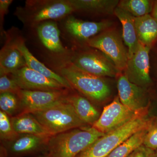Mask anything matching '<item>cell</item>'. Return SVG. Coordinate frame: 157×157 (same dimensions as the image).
<instances>
[{
    "label": "cell",
    "mask_w": 157,
    "mask_h": 157,
    "mask_svg": "<svg viewBox=\"0 0 157 157\" xmlns=\"http://www.w3.org/2000/svg\"><path fill=\"white\" fill-rule=\"evenodd\" d=\"M148 109L149 105L126 124L99 137L75 157H107L133 134L148 127L151 119L147 117Z\"/></svg>",
    "instance_id": "cell-1"
},
{
    "label": "cell",
    "mask_w": 157,
    "mask_h": 157,
    "mask_svg": "<svg viewBox=\"0 0 157 157\" xmlns=\"http://www.w3.org/2000/svg\"><path fill=\"white\" fill-rule=\"evenodd\" d=\"M73 13L70 0H27L14 14L26 26L35 29L42 23L62 20Z\"/></svg>",
    "instance_id": "cell-2"
},
{
    "label": "cell",
    "mask_w": 157,
    "mask_h": 157,
    "mask_svg": "<svg viewBox=\"0 0 157 157\" xmlns=\"http://www.w3.org/2000/svg\"><path fill=\"white\" fill-rule=\"evenodd\" d=\"M55 68L56 73L65 78L73 90L91 102L102 103L110 98L111 88L106 77L86 73L69 62Z\"/></svg>",
    "instance_id": "cell-3"
},
{
    "label": "cell",
    "mask_w": 157,
    "mask_h": 157,
    "mask_svg": "<svg viewBox=\"0 0 157 157\" xmlns=\"http://www.w3.org/2000/svg\"><path fill=\"white\" fill-rule=\"evenodd\" d=\"M104 134L92 126L72 129L49 137L48 157H75Z\"/></svg>",
    "instance_id": "cell-4"
},
{
    "label": "cell",
    "mask_w": 157,
    "mask_h": 157,
    "mask_svg": "<svg viewBox=\"0 0 157 157\" xmlns=\"http://www.w3.org/2000/svg\"><path fill=\"white\" fill-rule=\"evenodd\" d=\"M31 113L52 135L88 126L80 120L72 105L66 99Z\"/></svg>",
    "instance_id": "cell-5"
},
{
    "label": "cell",
    "mask_w": 157,
    "mask_h": 157,
    "mask_svg": "<svg viewBox=\"0 0 157 157\" xmlns=\"http://www.w3.org/2000/svg\"><path fill=\"white\" fill-rule=\"evenodd\" d=\"M69 62L83 72L100 77L117 78L122 73L104 53L88 46L72 49Z\"/></svg>",
    "instance_id": "cell-6"
},
{
    "label": "cell",
    "mask_w": 157,
    "mask_h": 157,
    "mask_svg": "<svg viewBox=\"0 0 157 157\" xmlns=\"http://www.w3.org/2000/svg\"><path fill=\"white\" fill-rule=\"evenodd\" d=\"M86 46L95 48L104 53L123 73L128 61V52L122 37L113 26L88 40Z\"/></svg>",
    "instance_id": "cell-7"
},
{
    "label": "cell",
    "mask_w": 157,
    "mask_h": 157,
    "mask_svg": "<svg viewBox=\"0 0 157 157\" xmlns=\"http://www.w3.org/2000/svg\"><path fill=\"white\" fill-rule=\"evenodd\" d=\"M35 29L39 41L53 61L55 67L69 62L72 50H68L62 44L60 31L56 21H45Z\"/></svg>",
    "instance_id": "cell-8"
},
{
    "label": "cell",
    "mask_w": 157,
    "mask_h": 157,
    "mask_svg": "<svg viewBox=\"0 0 157 157\" xmlns=\"http://www.w3.org/2000/svg\"><path fill=\"white\" fill-rule=\"evenodd\" d=\"M65 33L75 45V48L86 46L89 39L107 29L112 27L113 22L109 20L94 22L79 20L70 15L63 20Z\"/></svg>",
    "instance_id": "cell-9"
},
{
    "label": "cell",
    "mask_w": 157,
    "mask_h": 157,
    "mask_svg": "<svg viewBox=\"0 0 157 157\" xmlns=\"http://www.w3.org/2000/svg\"><path fill=\"white\" fill-rule=\"evenodd\" d=\"M72 90L68 89L50 91L21 90L17 95L20 103L21 113H32L46 109L66 100Z\"/></svg>",
    "instance_id": "cell-10"
},
{
    "label": "cell",
    "mask_w": 157,
    "mask_h": 157,
    "mask_svg": "<svg viewBox=\"0 0 157 157\" xmlns=\"http://www.w3.org/2000/svg\"><path fill=\"white\" fill-rule=\"evenodd\" d=\"M151 49L139 42L137 51L128 59L123 72L131 82L147 89L153 84L150 74V53Z\"/></svg>",
    "instance_id": "cell-11"
},
{
    "label": "cell",
    "mask_w": 157,
    "mask_h": 157,
    "mask_svg": "<svg viewBox=\"0 0 157 157\" xmlns=\"http://www.w3.org/2000/svg\"><path fill=\"white\" fill-rule=\"evenodd\" d=\"M140 110L134 111L127 107L121 102L118 96L104 107L100 117L92 127L98 132L107 134L126 124Z\"/></svg>",
    "instance_id": "cell-12"
},
{
    "label": "cell",
    "mask_w": 157,
    "mask_h": 157,
    "mask_svg": "<svg viewBox=\"0 0 157 157\" xmlns=\"http://www.w3.org/2000/svg\"><path fill=\"white\" fill-rule=\"evenodd\" d=\"M50 137L18 134L13 140L1 142V146L5 149L7 157L38 156L46 151Z\"/></svg>",
    "instance_id": "cell-13"
},
{
    "label": "cell",
    "mask_w": 157,
    "mask_h": 157,
    "mask_svg": "<svg viewBox=\"0 0 157 157\" xmlns=\"http://www.w3.org/2000/svg\"><path fill=\"white\" fill-rule=\"evenodd\" d=\"M21 90H60L66 88L57 81L32 70L27 66L9 74Z\"/></svg>",
    "instance_id": "cell-14"
},
{
    "label": "cell",
    "mask_w": 157,
    "mask_h": 157,
    "mask_svg": "<svg viewBox=\"0 0 157 157\" xmlns=\"http://www.w3.org/2000/svg\"><path fill=\"white\" fill-rule=\"evenodd\" d=\"M118 97L125 106L137 111L148 106V92L147 89L131 82L124 73L117 77Z\"/></svg>",
    "instance_id": "cell-15"
},
{
    "label": "cell",
    "mask_w": 157,
    "mask_h": 157,
    "mask_svg": "<svg viewBox=\"0 0 157 157\" xmlns=\"http://www.w3.org/2000/svg\"><path fill=\"white\" fill-rule=\"evenodd\" d=\"M14 43L25 59L27 66L51 79L57 81L68 89L73 90L70 83L59 74L48 69L44 64L37 59L31 53L25 45L23 37L17 33L16 30H9Z\"/></svg>",
    "instance_id": "cell-16"
},
{
    "label": "cell",
    "mask_w": 157,
    "mask_h": 157,
    "mask_svg": "<svg viewBox=\"0 0 157 157\" xmlns=\"http://www.w3.org/2000/svg\"><path fill=\"white\" fill-rule=\"evenodd\" d=\"M5 34L6 42L0 51V73L9 75L27 65L23 56L14 43L10 32Z\"/></svg>",
    "instance_id": "cell-17"
},
{
    "label": "cell",
    "mask_w": 157,
    "mask_h": 157,
    "mask_svg": "<svg viewBox=\"0 0 157 157\" xmlns=\"http://www.w3.org/2000/svg\"><path fill=\"white\" fill-rule=\"evenodd\" d=\"M114 15L118 18L122 25V36L128 48V58H131L137 51L139 44L135 28V17L118 7L114 11Z\"/></svg>",
    "instance_id": "cell-18"
},
{
    "label": "cell",
    "mask_w": 157,
    "mask_h": 157,
    "mask_svg": "<svg viewBox=\"0 0 157 157\" xmlns=\"http://www.w3.org/2000/svg\"><path fill=\"white\" fill-rule=\"evenodd\" d=\"M74 90L70 92L66 100L72 105L80 120L87 125L93 126L101 113L90 100Z\"/></svg>",
    "instance_id": "cell-19"
},
{
    "label": "cell",
    "mask_w": 157,
    "mask_h": 157,
    "mask_svg": "<svg viewBox=\"0 0 157 157\" xmlns=\"http://www.w3.org/2000/svg\"><path fill=\"white\" fill-rule=\"evenodd\" d=\"M74 13L92 15H113L118 0H70Z\"/></svg>",
    "instance_id": "cell-20"
},
{
    "label": "cell",
    "mask_w": 157,
    "mask_h": 157,
    "mask_svg": "<svg viewBox=\"0 0 157 157\" xmlns=\"http://www.w3.org/2000/svg\"><path fill=\"white\" fill-rule=\"evenodd\" d=\"M11 120L13 128L17 134L46 137L52 136L31 113H20L11 117Z\"/></svg>",
    "instance_id": "cell-21"
},
{
    "label": "cell",
    "mask_w": 157,
    "mask_h": 157,
    "mask_svg": "<svg viewBox=\"0 0 157 157\" xmlns=\"http://www.w3.org/2000/svg\"><path fill=\"white\" fill-rule=\"evenodd\" d=\"M135 25L138 41L152 48L157 43V20L151 14L135 17Z\"/></svg>",
    "instance_id": "cell-22"
},
{
    "label": "cell",
    "mask_w": 157,
    "mask_h": 157,
    "mask_svg": "<svg viewBox=\"0 0 157 157\" xmlns=\"http://www.w3.org/2000/svg\"><path fill=\"white\" fill-rule=\"evenodd\" d=\"M148 127L133 134L116 147L107 157H128L136 149L143 145Z\"/></svg>",
    "instance_id": "cell-23"
},
{
    "label": "cell",
    "mask_w": 157,
    "mask_h": 157,
    "mask_svg": "<svg viewBox=\"0 0 157 157\" xmlns=\"http://www.w3.org/2000/svg\"><path fill=\"white\" fill-rule=\"evenodd\" d=\"M154 1L150 0H121L117 7L128 11L135 17L151 14Z\"/></svg>",
    "instance_id": "cell-24"
},
{
    "label": "cell",
    "mask_w": 157,
    "mask_h": 157,
    "mask_svg": "<svg viewBox=\"0 0 157 157\" xmlns=\"http://www.w3.org/2000/svg\"><path fill=\"white\" fill-rule=\"evenodd\" d=\"M0 108L11 117L20 114V103L18 96L10 93L0 94Z\"/></svg>",
    "instance_id": "cell-25"
},
{
    "label": "cell",
    "mask_w": 157,
    "mask_h": 157,
    "mask_svg": "<svg viewBox=\"0 0 157 157\" xmlns=\"http://www.w3.org/2000/svg\"><path fill=\"white\" fill-rule=\"evenodd\" d=\"M18 134L14 131L11 117L2 110L0 111V139L1 142L10 141Z\"/></svg>",
    "instance_id": "cell-26"
},
{
    "label": "cell",
    "mask_w": 157,
    "mask_h": 157,
    "mask_svg": "<svg viewBox=\"0 0 157 157\" xmlns=\"http://www.w3.org/2000/svg\"><path fill=\"white\" fill-rule=\"evenodd\" d=\"M143 145L153 150L157 149V117H151Z\"/></svg>",
    "instance_id": "cell-27"
},
{
    "label": "cell",
    "mask_w": 157,
    "mask_h": 157,
    "mask_svg": "<svg viewBox=\"0 0 157 157\" xmlns=\"http://www.w3.org/2000/svg\"><path fill=\"white\" fill-rule=\"evenodd\" d=\"M21 89L8 74L0 73V94L10 93L17 95Z\"/></svg>",
    "instance_id": "cell-28"
},
{
    "label": "cell",
    "mask_w": 157,
    "mask_h": 157,
    "mask_svg": "<svg viewBox=\"0 0 157 157\" xmlns=\"http://www.w3.org/2000/svg\"><path fill=\"white\" fill-rule=\"evenodd\" d=\"M13 2L12 0H1L0 1V27L1 34L3 35V23L4 17L9 11V6Z\"/></svg>",
    "instance_id": "cell-29"
},
{
    "label": "cell",
    "mask_w": 157,
    "mask_h": 157,
    "mask_svg": "<svg viewBox=\"0 0 157 157\" xmlns=\"http://www.w3.org/2000/svg\"><path fill=\"white\" fill-rule=\"evenodd\" d=\"M154 150L142 145L127 157H151Z\"/></svg>",
    "instance_id": "cell-30"
},
{
    "label": "cell",
    "mask_w": 157,
    "mask_h": 157,
    "mask_svg": "<svg viewBox=\"0 0 157 157\" xmlns=\"http://www.w3.org/2000/svg\"><path fill=\"white\" fill-rule=\"evenodd\" d=\"M150 74L157 77V48H152L150 53Z\"/></svg>",
    "instance_id": "cell-31"
},
{
    "label": "cell",
    "mask_w": 157,
    "mask_h": 157,
    "mask_svg": "<svg viewBox=\"0 0 157 157\" xmlns=\"http://www.w3.org/2000/svg\"><path fill=\"white\" fill-rule=\"evenodd\" d=\"M151 14L157 20V1H154L153 8Z\"/></svg>",
    "instance_id": "cell-32"
},
{
    "label": "cell",
    "mask_w": 157,
    "mask_h": 157,
    "mask_svg": "<svg viewBox=\"0 0 157 157\" xmlns=\"http://www.w3.org/2000/svg\"><path fill=\"white\" fill-rule=\"evenodd\" d=\"M36 157H48V155L46 152H45L37 156Z\"/></svg>",
    "instance_id": "cell-33"
},
{
    "label": "cell",
    "mask_w": 157,
    "mask_h": 157,
    "mask_svg": "<svg viewBox=\"0 0 157 157\" xmlns=\"http://www.w3.org/2000/svg\"><path fill=\"white\" fill-rule=\"evenodd\" d=\"M151 157H157V149L154 150Z\"/></svg>",
    "instance_id": "cell-34"
}]
</instances>
